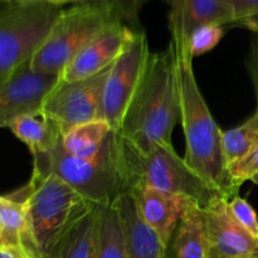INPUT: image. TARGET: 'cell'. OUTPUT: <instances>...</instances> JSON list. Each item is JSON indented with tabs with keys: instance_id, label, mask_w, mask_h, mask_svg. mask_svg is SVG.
I'll return each mask as SVG.
<instances>
[{
	"instance_id": "obj_1",
	"label": "cell",
	"mask_w": 258,
	"mask_h": 258,
	"mask_svg": "<svg viewBox=\"0 0 258 258\" xmlns=\"http://www.w3.org/2000/svg\"><path fill=\"white\" fill-rule=\"evenodd\" d=\"M180 117L175 49L170 42L165 50L149 57L118 134L131 146L146 153L158 143L171 144V134Z\"/></svg>"
},
{
	"instance_id": "obj_2",
	"label": "cell",
	"mask_w": 258,
	"mask_h": 258,
	"mask_svg": "<svg viewBox=\"0 0 258 258\" xmlns=\"http://www.w3.org/2000/svg\"><path fill=\"white\" fill-rule=\"evenodd\" d=\"M175 49V48H174ZM180 92V122L185 135V163L226 198L238 196L239 186L229 175L222 146V134L199 90L188 52L175 49Z\"/></svg>"
},
{
	"instance_id": "obj_3",
	"label": "cell",
	"mask_w": 258,
	"mask_h": 258,
	"mask_svg": "<svg viewBox=\"0 0 258 258\" xmlns=\"http://www.w3.org/2000/svg\"><path fill=\"white\" fill-rule=\"evenodd\" d=\"M33 173L54 174L98 206L112 203L130 190L118 131H112L102 150L88 159L70 155L60 139L54 149L33 156Z\"/></svg>"
},
{
	"instance_id": "obj_4",
	"label": "cell",
	"mask_w": 258,
	"mask_h": 258,
	"mask_svg": "<svg viewBox=\"0 0 258 258\" xmlns=\"http://www.w3.org/2000/svg\"><path fill=\"white\" fill-rule=\"evenodd\" d=\"M10 197L24 203L38 258L49 256L58 241L95 206L54 174L33 173L29 183Z\"/></svg>"
},
{
	"instance_id": "obj_5",
	"label": "cell",
	"mask_w": 258,
	"mask_h": 258,
	"mask_svg": "<svg viewBox=\"0 0 258 258\" xmlns=\"http://www.w3.org/2000/svg\"><path fill=\"white\" fill-rule=\"evenodd\" d=\"M121 151L130 189L136 185L150 186L156 190L194 199L202 207L218 197H224L198 175L184 158L176 154L170 143H158L143 153L121 138Z\"/></svg>"
},
{
	"instance_id": "obj_6",
	"label": "cell",
	"mask_w": 258,
	"mask_h": 258,
	"mask_svg": "<svg viewBox=\"0 0 258 258\" xmlns=\"http://www.w3.org/2000/svg\"><path fill=\"white\" fill-rule=\"evenodd\" d=\"M62 10L45 0L0 8V86L32 60Z\"/></svg>"
},
{
	"instance_id": "obj_7",
	"label": "cell",
	"mask_w": 258,
	"mask_h": 258,
	"mask_svg": "<svg viewBox=\"0 0 258 258\" xmlns=\"http://www.w3.org/2000/svg\"><path fill=\"white\" fill-rule=\"evenodd\" d=\"M112 20L111 10L83 3L63 9L29 62L35 72L60 75L76 55Z\"/></svg>"
},
{
	"instance_id": "obj_8",
	"label": "cell",
	"mask_w": 258,
	"mask_h": 258,
	"mask_svg": "<svg viewBox=\"0 0 258 258\" xmlns=\"http://www.w3.org/2000/svg\"><path fill=\"white\" fill-rule=\"evenodd\" d=\"M151 52L143 29H135L125 50L112 64L103 92L102 118L120 130L125 113L138 91Z\"/></svg>"
},
{
	"instance_id": "obj_9",
	"label": "cell",
	"mask_w": 258,
	"mask_h": 258,
	"mask_svg": "<svg viewBox=\"0 0 258 258\" xmlns=\"http://www.w3.org/2000/svg\"><path fill=\"white\" fill-rule=\"evenodd\" d=\"M110 67L83 80L60 81L47 96L42 111L59 123L62 133L102 118L103 92Z\"/></svg>"
},
{
	"instance_id": "obj_10",
	"label": "cell",
	"mask_w": 258,
	"mask_h": 258,
	"mask_svg": "<svg viewBox=\"0 0 258 258\" xmlns=\"http://www.w3.org/2000/svg\"><path fill=\"white\" fill-rule=\"evenodd\" d=\"M228 201L218 197L203 207L207 232L206 258H258V238L234 219Z\"/></svg>"
},
{
	"instance_id": "obj_11",
	"label": "cell",
	"mask_w": 258,
	"mask_h": 258,
	"mask_svg": "<svg viewBox=\"0 0 258 258\" xmlns=\"http://www.w3.org/2000/svg\"><path fill=\"white\" fill-rule=\"evenodd\" d=\"M60 75L35 72L29 63L0 86V128L9 127L18 118L42 111Z\"/></svg>"
},
{
	"instance_id": "obj_12",
	"label": "cell",
	"mask_w": 258,
	"mask_h": 258,
	"mask_svg": "<svg viewBox=\"0 0 258 258\" xmlns=\"http://www.w3.org/2000/svg\"><path fill=\"white\" fill-rule=\"evenodd\" d=\"M134 32V28L117 19L108 23L64 68L60 81L83 80L110 67L125 50Z\"/></svg>"
},
{
	"instance_id": "obj_13",
	"label": "cell",
	"mask_w": 258,
	"mask_h": 258,
	"mask_svg": "<svg viewBox=\"0 0 258 258\" xmlns=\"http://www.w3.org/2000/svg\"><path fill=\"white\" fill-rule=\"evenodd\" d=\"M130 191L135 197L143 218L156 232L165 248H168L189 198L145 185H136Z\"/></svg>"
},
{
	"instance_id": "obj_14",
	"label": "cell",
	"mask_w": 258,
	"mask_h": 258,
	"mask_svg": "<svg viewBox=\"0 0 258 258\" xmlns=\"http://www.w3.org/2000/svg\"><path fill=\"white\" fill-rule=\"evenodd\" d=\"M123 227L127 258H166V248L156 232L141 216L135 197L130 190L117 199Z\"/></svg>"
},
{
	"instance_id": "obj_15",
	"label": "cell",
	"mask_w": 258,
	"mask_h": 258,
	"mask_svg": "<svg viewBox=\"0 0 258 258\" xmlns=\"http://www.w3.org/2000/svg\"><path fill=\"white\" fill-rule=\"evenodd\" d=\"M204 24H219L232 27L234 18L224 0H185L179 19L169 25L174 48L188 52L191 32Z\"/></svg>"
},
{
	"instance_id": "obj_16",
	"label": "cell",
	"mask_w": 258,
	"mask_h": 258,
	"mask_svg": "<svg viewBox=\"0 0 258 258\" xmlns=\"http://www.w3.org/2000/svg\"><path fill=\"white\" fill-rule=\"evenodd\" d=\"M207 232L203 207L189 199L174 231L166 258H206Z\"/></svg>"
},
{
	"instance_id": "obj_17",
	"label": "cell",
	"mask_w": 258,
	"mask_h": 258,
	"mask_svg": "<svg viewBox=\"0 0 258 258\" xmlns=\"http://www.w3.org/2000/svg\"><path fill=\"white\" fill-rule=\"evenodd\" d=\"M8 128L28 146L33 156L54 149L63 135L59 123L43 111L23 116Z\"/></svg>"
},
{
	"instance_id": "obj_18",
	"label": "cell",
	"mask_w": 258,
	"mask_h": 258,
	"mask_svg": "<svg viewBox=\"0 0 258 258\" xmlns=\"http://www.w3.org/2000/svg\"><path fill=\"white\" fill-rule=\"evenodd\" d=\"M98 204H95L62 238L47 258L97 257Z\"/></svg>"
},
{
	"instance_id": "obj_19",
	"label": "cell",
	"mask_w": 258,
	"mask_h": 258,
	"mask_svg": "<svg viewBox=\"0 0 258 258\" xmlns=\"http://www.w3.org/2000/svg\"><path fill=\"white\" fill-rule=\"evenodd\" d=\"M113 130L103 118L70 128L62 135V146L70 155L81 159L93 158L105 146Z\"/></svg>"
},
{
	"instance_id": "obj_20",
	"label": "cell",
	"mask_w": 258,
	"mask_h": 258,
	"mask_svg": "<svg viewBox=\"0 0 258 258\" xmlns=\"http://www.w3.org/2000/svg\"><path fill=\"white\" fill-rule=\"evenodd\" d=\"M96 258H127L122 222L116 201L98 206Z\"/></svg>"
},
{
	"instance_id": "obj_21",
	"label": "cell",
	"mask_w": 258,
	"mask_h": 258,
	"mask_svg": "<svg viewBox=\"0 0 258 258\" xmlns=\"http://www.w3.org/2000/svg\"><path fill=\"white\" fill-rule=\"evenodd\" d=\"M0 244H24L34 252L24 203L10 196H0Z\"/></svg>"
},
{
	"instance_id": "obj_22",
	"label": "cell",
	"mask_w": 258,
	"mask_h": 258,
	"mask_svg": "<svg viewBox=\"0 0 258 258\" xmlns=\"http://www.w3.org/2000/svg\"><path fill=\"white\" fill-rule=\"evenodd\" d=\"M258 145V108L242 125L222 134L224 161L227 168L236 164Z\"/></svg>"
},
{
	"instance_id": "obj_23",
	"label": "cell",
	"mask_w": 258,
	"mask_h": 258,
	"mask_svg": "<svg viewBox=\"0 0 258 258\" xmlns=\"http://www.w3.org/2000/svg\"><path fill=\"white\" fill-rule=\"evenodd\" d=\"M226 34V27L219 24H204L191 32L188 42V50L191 58L211 52L219 44Z\"/></svg>"
},
{
	"instance_id": "obj_24",
	"label": "cell",
	"mask_w": 258,
	"mask_h": 258,
	"mask_svg": "<svg viewBox=\"0 0 258 258\" xmlns=\"http://www.w3.org/2000/svg\"><path fill=\"white\" fill-rule=\"evenodd\" d=\"M151 0H112L111 13L113 18L125 23L134 29L140 28V13Z\"/></svg>"
},
{
	"instance_id": "obj_25",
	"label": "cell",
	"mask_w": 258,
	"mask_h": 258,
	"mask_svg": "<svg viewBox=\"0 0 258 258\" xmlns=\"http://www.w3.org/2000/svg\"><path fill=\"white\" fill-rule=\"evenodd\" d=\"M229 211L237 222L248 231L252 236L258 238V218L253 207L242 197L236 196L228 201Z\"/></svg>"
},
{
	"instance_id": "obj_26",
	"label": "cell",
	"mask_w": 258,
	"mask_h": 258,
	"mask_svg": "<svg viewBox=\"0 0 258 258\" xmlns=\"http://www.w3.org/2000/svg\"><path fill=\"white\" fill-rule=\"evenodd\" d=\"M228 171L231 178L233 179L236 185H238L239 188L244 181L251 180L252 176H254L258 173V145L244 158L229 166Z\"/></svg>"
},
{
	"instance_id": "obj_27",
	"label": "cell",
	"mask_w": 258,
	"mask_h": 258,
	"mask_svg": "<svg viewBox=\"0 0 258 258\" xmlns=\"http://www.w3.org/2000/svg\"><path fill=\"white\" fill-rule=\"evenodd\" d=\"M224 3L233 14L234 24L232 27L258 15V0H224Z\"/></svg>"
},
{
	"instance_id": "obj_28",
	"label": "cell",
	"mask_w": 258,
	"mask_h": 258,
	"mask_svg": "<svg viewBox=\"0 0 258 258\" xmlns=\"http://www.w3.org/2000/svg\"><path fill=\"white\" fill-rule=\"evenodd\" d=\"M247 68H248L249 76H251L252 83H253L254 92H256L258 108V34H253V37H252L248 59H247Z\"/></svg>"
},
{
	"instance_id": "obj_29",
	"label": "cell",
	"mask_w": 258,
	"mask_h": 258,
	"mask_svg": "<svg viewBox=\"0 0 258 258\" xmlns=\"http://www.w3.org/2000/svg\"><path fill=\"white\" fill-rule=\"evenodd\" d=\"M0 258H38L24 244H0Z\"/></svg>"
},
{
	"instance_id": "obj_30",
	"label": "cell",
	"mask_w": 258,
	"mask_h": 258,
	"mask_svg": "<svg viewBox=\"0 0 258 258\" xmlns=\"http://www.w3.org/2000/svg\"><path fill=\"white\" fill-rule=\"evenodd\" d=\"M169 5V25H173L179 19L185 0H164Z\"/></svg>"
},
{
	"instance_id": "obj_31",
	"label": "cell",
	"mask_w": 258,
	"mask_h": 258,
	"mask_svg": "<svg viewBox=\"0 0 258 258\" xmlns=\"http://www.w3.org/2000/svg\"><path fill=\"white\" fill-rule=\"evenodd\" d=\"M237 27L246 28V29L251 30L253 34H258V15L257 17L251 18V19L248 20H244V22H242L241 24H238Z\"/></svg>"
},
{
	"instance_id": "obj_32",
	"label": "cell",
	"mask_w": 258,
	"mask_h": 258,
	"mask_svg": "<svg viewBox=\"0 0 258 258\" xmlns=\"http://www.w3.org/2000/svg\"><path fill=\"white\" fill-rule=\"evenodd\" d=\"M45 2L49 3V4L52 5H55V7L62 8L63 5L66 4H73V5L83 4V3H86V0H45Z\"/></svg>"
},
{
	"instance_id": "obj_33",
	"label": "cell",
	"mask_w": 258,
	"mask_h": 258,
	"mask_svg": "<svg viewBox=\"0 0 258 258\" xmlns=\"http://www.w3.org/2000/svg\"><path fill=\"white\" fill-rule=\"evenodd\" d=\"M86 3L96 5V7L106 8L108 10H111V7H112V0H86Z\"/></svg>"
},
{
	"instance_id": "obj_34",
	"label": "cell",
	"mask_w": 258,
	"mask_h": 258,
	"mask_svg": "<svg viewBox=\"0 0 258 258\" xmlns=\"http://www.w3.org/2000/svg\"><path fill=\"white\" fill-rule=\"evenodd\" d=\"M19 2H28V0H0V4H10V3H19Z\"/></svg>"
},
{
	"instance_id": "obj_35",
	"label": "cell",
	"mask_w": 258,
	"mask_h": 258,
	"mask_svg": "<svg viewBox=\"0 0 258 258\" xmlns=\"http://www.w3.org/2000/svg\"><path fill=\"white\" fill-rule=\"evenodd\" d=\"M251 181H252V183H254V184H256V185H258V173H257L256 175H254V176H252Z\"/></svg>"
},
{
	"instance_id": "obj_36",
	"label": "cell",
	"mask_w": 258,
	"mask_h": 258,
	"mask_svg": "<svg viewBox=\"0 0 258 258\" xmlns=\"http://www.w3.org/2000/svg\"><path fill=\"white\" fill-rule=\"evenodd\" d=\"M3 5H4V4H0V8H2V7H3Z\"/></svg>"
}]
</instances>
